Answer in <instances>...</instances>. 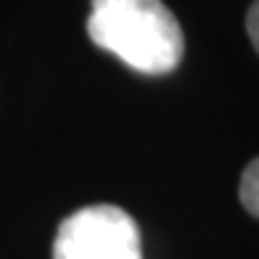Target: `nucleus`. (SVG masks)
<instances>
[{
    "instance_id": "f03ea898",
    "label": "nucleus",
    "mask_w": 259,
    "mask_h": 259,
    "mask_svg": "<svg viewBox=\"0 0 259 259\" xmlns=\"http://www.w3.org/2000/svg\"><path fill=\"white\" fill-rule=\"evenodd\" d=\"M53 259H143L140 230L119 206H85L58 225Z\"/></svg>"
},
{
    "instance_id": "7ed1b4c3",
    "label": "nucleus",
    "mask_w": 259,
    "mask_h": 259,
    "mask_svg": "<svg viewBox=\"0 0 259 259\" xmlns=\"http://www.w3.org/2000/svg\"><path fill=\"white\" fill-rule=\"evenodd\" d=\"M238 193H241V204L246 206V211L259 217V159H254L249 167L243 169Z\"/></svg>"
},
{
    "instance_id": "20e7f679",
    "label": "nucleus",
    "mask_w": 259,
    "mask_h": 259,
    "mask_svg": "<svg viewBox=\"0 0 259 259\" xmlns=\"http://www.w3.org/2000/svg\"><path fill=\"white\" fill-rule=\"evenodd\" d=\"M246 32H249V40L254 45V51L259 53V0L249 8V16H246Z\"/></svg>"
},
{
    "instance_id": "f257e3e1",
    "label": "nucleus",
    "mask_w": 259,
    "mask_h": 259,
    "mask_svg": "<svg viewBox=\"0 0 259 259\" xmlns=\"http://www.w3.org/2000/svg\"><path fill=\"white\" fill-rule=\"evenodd\" d=\"M88 34L143 74H167L180 64L185 40L161 0H93Z\"/></svg>"
}]
</instances>
